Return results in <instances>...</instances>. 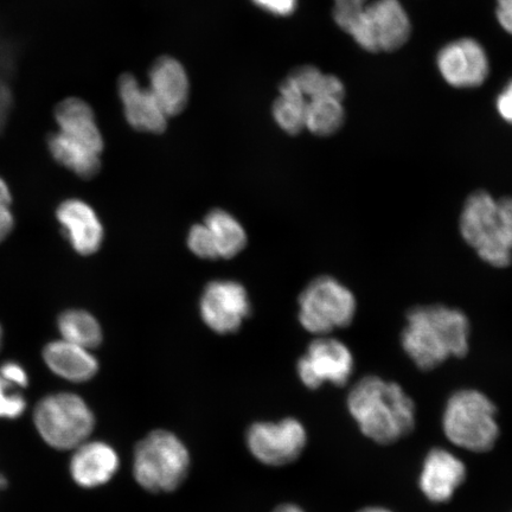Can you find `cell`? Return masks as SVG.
<instances>
[{
	"label": "cell",
	"instance_id": "6da1fadb",
	"mask_svg": "<svg viewBox=\"0 0 512 512\" xmlns=\"http://www.w3.org/2000/svg\"><path fill=\"white\" fill-rule=\"evenodd\" d=\"M471 324L463 311L445 305L415 306L407 313L401 347L420 370L431 371L470 350Z\"/></svg>",
	"mask_w": 512,
	"mask_h": 512
},
{
	"label": "cell",
	"instance_id": "7a4b0ae2",
	"mask_svg": "<svg viewBox=\"0 0 512 512\" xmlns=\"http://www.w3.org/2000/svg\"><path fill=\"white\" fill-rule=\"evenodd\" d=\"M347 407L360 431L376 444L398 443L416 424L415 403L399 383L369 375L351 387Z\"/></svg>",
	"mask_w": 512,
	"mask_h": 512
},
{
	"label": "cell",
	"instance_id": "3957f363",
	"mask_svg": "<svg viewBox=\"0 0 512 512\" xmlns=\"http://www.w3.org/2000/svg\"><path fill=\"white\" fill-rule=\"evenodd\" d=\"M190 467L187 445L171 431H152L134 447V480L150 494H171L181 488Z\"/></svg>",
	"mask_w": 512,
	"mask_h": 512
},
{
	"label": "cell",
	"instance_id": "277c9868",
	"mask_svg": "<svg viewBox=\"0 0 512 512\" xmlns=\"http://www.w3.org/2000/svg\"><path fill=\"white\" fill-rule=\"evenodd\" d=\"M443 430L452 444L464 450L489 452L499 438L497 407L477 389H460L447 400Z\"/></svg>",
	"mask_w": 512,
	"mask_h": 512
},
{
	"label": "cell",
	"instance_id": "5b68a950",
	"mask_svg": "<svg viewBox=\"0 0 512 512\" xmlns=\"http://www.w3.org/2000/svg\"><path fill=\"white\" fill-rule=\"evenodd\" d=\"M464 241L486 264L504 268L512 262V236L499 215L498 200L488 191L478 190L466 198L459 217Z\"/></svg>",
	"mask_w": 512,
	"mask_h": 512
},
{
	"label": "cell",
	"instance_id": "8992f818",
	"mask_svg": "<svg viewBox=\"0 0 512 512\" xmlns=\"http://www.w3.org/2000/svg\"><path fill=\"white\" fill-rule=\"evenodd\" d=\"M34 424L46 444L59 451H73L94 432L92 408L78 394L44 396L34 409Z\"/></svg>",
	"mask_w": 512,
	"mask_h": 512
},
{
	"label": "cell",
	"instance_id": "52a82bcc",
	"mask_svg": "<svg viewBox=\"0 0 512 512\" xmlns=\"http://www.w3.org/2000/svg\"><path fill=\"white\" fill-rule=\"evenodd\" d=\"M357 312V300L341 281L323 275L311 281L299 298V322L313 335L326 336L347 328Z\"/></svg>",
	"mask_w": 512,
	"mask_h": 512
},
{
	"label": "cell",
	"instance_id": "ba28073f",
	"mask_svg": "<svg viewBox=\"0 0 512 512\" xmlns=\"http://www.w3.org/2000/svg\"><path fill=\"white\" fill-rule=\"evenodd\" d=\"M411 31V21L400 0H376L368 4L347 34L370 53H390L405 46Z\"/></svg>",
	"mask_w": 512,
	"mask_h": 512
},
{
	"label": "cell",
	"instance_id": "9c48e42d",
	"mask_svg": "<svg viewBox=\"0 0 512 512\" xmlns=\"http://www.w3.org/2000/svg\"><path fill=\"white\" fill-rule=\"evenodd\" d=\"M246 444L249 453L262 465L287 466L302 456L307 432L296 418L258 421L248 427Z\"/></svg>",
	"mask_w": 512,
	"mask_h": 512
},
{
	"label": "cell",
	"instance_id": "30bf717a",
	"mask_svg": "<svg viewBox=\"0 0 512 512\" xmlns=\"http://www.w3.org/2000/svg\"><path fill=\"white\" fill-rule=\"evenodd\" d=\"M351 350L336 338L320 337L313 341L297 364L299 380L306 388L317 390L325 383L344 387L354 373Z\"/></svg>",
	"mask_w": 512,
	"mask_h": 512
},
{
	"label": "cell",
	"instance_id": "8fae6325",
	"mask_svg": "<svg viewBox=\"0 0 512 512\" xmlns=\"http://www.w3.org/2000/svg\"><path fill=\"white\" fill-rule=\"evenodd\" d=\"M200 309L204 323L211 330L228 335L240 329L251 313V302L245 287L239 283L217 280L204 290Z\"/></svg>",
	"mask_w": 512,
	"mask_h": 512
},
{
	"label": "cell",
	"instance_id": "7c38bea8",
	"mask_svg": "<svg viewBox=\"0 0 512 512\" xmlns=\"http://www.w3.org/2000/svg\"><path fill=\"white\" fill-rule=\"evenodd\" d=\"M438 68L448 85L473 88L483 85L488 78L489 60L477 41L462 38L440 50Z\"/></svg>",
	"mask_w": 512,
	"mask_h": 512
},
{
	"label": "cell",
	"instance_id": "4fadbf2b",
	"mask_svg": "<svg viewBox=\"0 0 512 512\" xmlns=\"http://www.w3.org/2000/svg\"><path fill=\"white\" fill-rule=\"evenodd\" d=\"M466 466L444 448H433L426 454L419 478V488L434 504L450 502L466 480Z\"/></svg>",
	"mask_w": 512,
	"mask_h": 512
},
{
	"label": "cell",
	"instance_id": "5bb4252c",
	"mask_svg": "<svg viewBox=\"0 0 512 512\" xmlns=\"http://www.w3.org/2000/svg\"><path fill=\"white\" fill-rule=\"evenodd\" d=\"M120 469V457L105 441L87 440L73 450L70 477L82 489H98L111 482Z\"/></svg>",
	"mask_w": 512,
	"mask_h": 512
},
{
	"label": "cell",
	"instance_id": "9a60e30c",
	"mask_svg": "<svg viewBox=\"0 0 512 512\" xmlns=\"http://www.w3.org/2000/svg\"><path fill=\"white\" fill-rule=\"evenodd\" d=\"M56 219L76 253L87 256L99 251L104 242V227L86 202L78 198L62 202L56 210Z\"/></svg>",
	"mask_w": 512,
	"mask_h": 512
},
{
	"label": "cell",
	"instance_id": "2e32d148",
	"mask_svg": "<svg viewBox=\"0 0 512 512\" xmlns=\"http://www.w3.org/2000/svg\"><path fill=\"white\" fill-rule=\"evenodd\" d=\"M118 91L125 118L134 130L145 133H163L168 126V115L160 107L150 89L140 86L136 76H120Z\"/></svg>",
	"mask_w": 512,
	"mask_h": 512
},
{
	"label": "cell",
	"instance_id": "e0dca14e",
	"mask_svg": "<svg viewBox=\"0 0 512 512\" xmlns=\"http://www.w3.org/2000/svg\"><path fill=\"white\" fill-rule=\"evenodd\" d=\"M147 88L169 118L181 114L188 105L189 76L183 64L174 57L162 56L152 64Z\"/></svg>",
	"mask_w": 512,
	"mask_h": 512
},
{
	"label": "cell",
	"instance_id": "ac0fdd59",
	"mask_svg": "<svg viewBox=\"0 0 512 512\" xmlns=\"http://www.w3.org/2000/svg\"><path fill=\"white\" fill-rule=\"evenodd\" d=\"M57 132L98 153L104 151L105 142L93 108L80 98H67L57 104L54 112Z\"/></svg>",
	"mask_w": 512,
	"mask_h": 512
},
{
	"label": "cell",
	"instance_id": "d6986e66",
	"mask_svg": "<svg viewBox=\"0 0 512 512\" xmlns=\"http://www.w3.org/2000/svg\"><path fill=\"white\" fill-rule=\"evenodd\" d=\"M42 355L51 373L68 382L91 381L99 371V362L91 350L64 339L47 344Z\"/></svg>",
	"mask_w": 512,
	"mask_h": 512
},
{
	"label": "cell",
	"instance_id": "ffe728a7",
	"mask_svg": "<svg viewBox=\"0 0 512 512\" xmlns=\"http://www.w3.org/2000/svg\"><path fill=\"white\" fill-rule=\"evenodd\" d=\"M48 149L57 163L81 178H92L100 170V153L64 137L60 132L50 134Z\"/></svg>",
	"mask_w": 512,
	"mask_h": 512
},
{
	"label": "cell",
	"instance_id": "44dd1931",
	"mask_svg": "<svg viewBox=\"0 0 512 512\" xmlns=\"http://www.w3.org/2000/svg\"><path fill=\"white\" fill-rule=\"evenodd\" d=\"M307 101L294 83L286 78L279 88L272 114L275 123L288 134L296 136L305 130Z\"/></svg>",
	"mask_w": 512,
	"mask_h": 512
},
{
	"label": "cell",
	"instance_id": "7402d4cb",
	"mask_svg": "<svg viewBox=\"0 0 512 512\" xmlns=\"http://www.w3.org/2000/svg\"><path fill=\"white\" fill-rule=\"evenodd\" d=\"M213 235L220 258L230 259L246 247L247 235L240 222L227 211H211L204 222Z\"/></svg>",
	"mask_w": 512,
	"mask_h": 512
},
{
	"label": "cell",
	"instance_id": "603a6c76",
	"mask_svg": "<svg viewBox=\"0 0 512 512\" xmlns=\"http://www.w3.org/2000/svg\"><path fill=\"white\" fill-rule=\"evenodd\" d=\"M57 328L64 341L88 350L99 347L102 330L98 320L83 310H67L57 319Z\"/></svg>",
	"mask_w": 512,
	"mask_h": 512
},
{
	"label": "cell",
	"instance_id": "cb8c5ba5",
	"mask_svg": "<svg viewBox=\"0 0 512 512\" xmlns=\"http://www.w3.org/2000/svg\"><path fill=\"white\" fill-rule=\"evenodd\" d=\"M345 112L343 100L324 96L307 101L305 128L318 137H330L341 130Z\"/></svg>",
	"mask_w": 512,
	"mask_h": 512
},
{
	"label": "cell",
	"instance_id": "d4e9b609",
	"mask_svg": "<svg viewBox=\"0 0 512 512\" xmlns=\"http://www.w3.org/2000/svg\"><path fill=\"white\" fill-rule=\"evenodd\" d=\"M287 78L297 86L306 101L324 98V96L344 99L345 88L343 82L335 75L320 72L317 67L303 66L296 68Z\"/></svg>",
	"mask_w": 512,
	"mask_h": 512
},
{
	"label": "cell",
	"instance_id": "484cf974",
	"mask_svg": "<svg viewBox=\"0 0 512 512\" xmlns=\"http://www.w3.org/2000/svg\"><path fill=\"white\" fill-rule=\"evenodd\" d=\"M27 400L0 376V419L15 420L27 411Z\"/></svg>",
	"mask_w": 512,
	"mask_h": 512
},
{
	"label": "cell",
	"instance_id": "4316f807",
	"mask_svg": "<svg viewBox=\"0 0 512 512\" xmlns=\"http://www.w3.org/2000/svg\"><path fill=\"white\" fill-rule=\"evenodd\" d=\"M188 246L198 258L209 260L220 258L213 235L206 224H197L190 229Z\"/></svg>",
	"mask_w": 512,
	"mask_h": 512
},
{
	"label": "cell",
	"instance_id": "83f0119b",
	"mask_svg": "<svg viewBox=\"0 0 512 512\" xmlns=\"http://www.w3.org/2000/svg\"><path fill=\"white\" fill-rule=\"evenodd\" d=\"M334 19L339 28L347 32L351 24L366 10L369 0H334Z\"/></svg>",
	"mask_w": 512,
	"mask_h": 512
},
{
	"label": "cell",
	"instance_id": "f1b7e54d",
	"mask_svg": "<svg viewBox=\"0 0 512 512\" xmlns=\"http://www.w3.org/2000/svg\"><path fill=\"white\" fill-rule=\"evenodd\" d=\"M12 195L9 185L0 177V242L11 234L15 227V216L11 210Z\"/></svg>",
	"mask_w": 512,
	"mask_h": 512
},
{
	"label": "cell",
	"instance_id": "f546056e",
	"mask_svg": "<svg viewBox=\"0 0 512 512\" xmlns=\"http://www.w3.org/2000/svg\"><path fill=\"white\" fill-rule=\"evenodd\" d=\"M0 376L17 389L27 388L29 386V375L21 364L8 361L0 366Z\"/></svg>",
	"mask_w": 512,
	"mask_h": 512
},
{
	"label": "cell",
	"instance_id": "4dcf8cb0",
	"mask_svg": "<svg viewBox=\"0 0 512 512\" xmlns=\"http://www.w3.org/2000/svg\"><path fill=\"white\" fill-rule=\"evenodd\" d=\"M259 9L273 16H291L297 10L298 0H252Z\"/></svg>",
	"mask_w": 512,
	"mask_h": 512
},
{
	"label": "cell",
	"instance_id": "1f68e13d",
	"mask_svg": "<svg viewBox=\"0 0 512 512\" xmlns=\"http://www.w3.org/2000/svg\"><path fill=\"white\" fill-rule=\"evenodd\" d=\"M497 110L499 115L512 125V80L497 99Z\"/></svg>",
	"mask_w": 512,
	"mask_h": 512
},
{
	"label": "cell",
	"instance_id": "d6a6232c",
	"mask_svg": "<svg viewBox=\"0 0 512 512\" xmlns=\"http://www.w3.org/2000/svg\"><path fill=\"white\" fill-rule=\"evenodd\" d=\"M496 15L502 28L512 35V0H497Z\"/></svg>",
	"mask_w": 512,
	"mask_h": 512
},
{
	"label": "cell",
	"instance_id": "836d02e7",
	"mask_svg": "<svg viewBox=\"0 0 512 512\" xmlns=\"http://www.w3.org/2000/svg\"><path fill=\"white\" fill-rule=\"evenodd\" d=\"M498 209L504 227L512 236V197L499 198Z\"/></svg>",
	"mask_w": 512,
	"mask_h": 512
},
{
	"label": "cell",
	"instance_id": "e575fe53",
	"mask_svg": "<svg viewBox=\"0 0 512 512\" xmlns=\"http://www.w3.org/2000/svg\"><path fill=\"white\" fill-rule=\"evenodd\" d=\"M272 512H306L302 507H299L298 504L294 503H284L278 505Z\"/></svg>",
	"mask_w": 512,
	"mask_h": 512
},
{
	"label": "cell",
	"instance_id": "d590c367",
	"mask_svg": "<svg viewBox=\"0 0 512 512\" xmlns=\"http://www.w3.org/2000/svg\"><path fill=\"white\" fill-rule=\"evenodd\" d=\"M358 512H393V511H390L389 509L382 508V507H368V508H364Z\"/></svg>",
	"mask_w": 512,
	"mask_h": 512
},
{
	"label": "cell",
	"instance_id": "8d00e7d4",
	"mask_svg": "<svg viewBox=\"0 0 512 512\" xmlns=\"http://www.w3.org/2000/svg\"><path fill=\"white\" fill-rule=\"evenodd\" d=\"M2 341H3V330H2V326H0V348H2Z\"/></svg>",
	"mask_w": 512,
	"mask_h": 512
}]
</instances>
